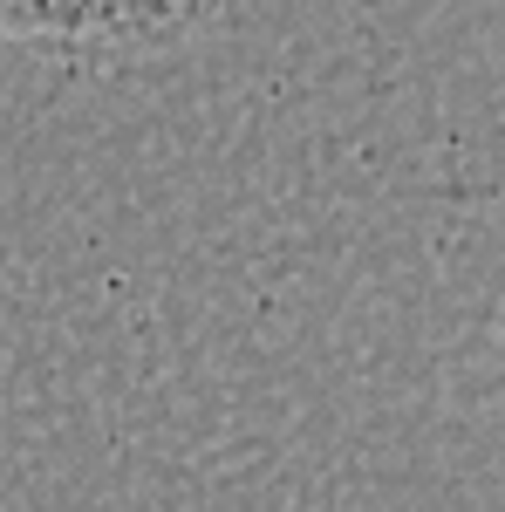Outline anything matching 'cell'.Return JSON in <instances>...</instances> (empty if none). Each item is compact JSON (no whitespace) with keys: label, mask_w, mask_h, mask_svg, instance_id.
Masks as SVG:
<instances>
[{"label":"cell","mask_w":505,"mask_h":512,"mask_svg":"<svg viewBox=\"0 0 505 512\" xmlns=\"http://www.w3.org/2000/svg\"><path fill=\"white\" fill-rule=\"evenodd\" d=\"M212 0H0L21 48L62 62H151L205 28Z\"/></svg>","instance_id":"cell-1"}]
</instances>
